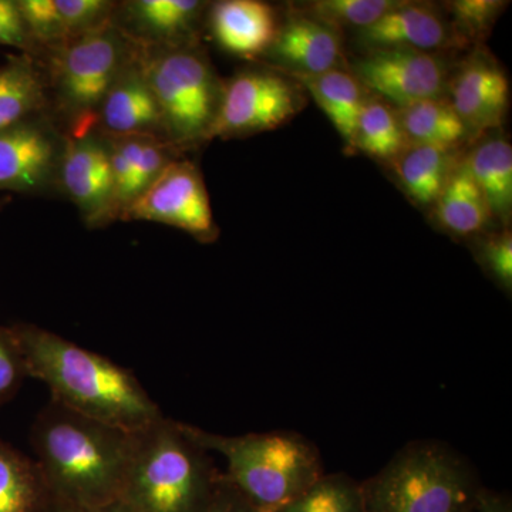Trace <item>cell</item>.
Segmentation results:
<instances>
[{"instance_id":"cell-1","label":"cell","mask_w":512,"mask_h":512,"mask_svg":"<svg viewBox=\"0 0 512 512\" xmlns=\"http://www.w3.org/2000/svg\"><path fill=\"white\" fill-rule=\"evenodd\" d=\"M26 373L52 392V400L90 419L128 433L163 417L137 377L107 357L28 323L10 326Z\"/></svg>"},{"instance_id":"cell-2","label":"cell","mask_w":512,"mask_h":512,"mask_svg":"<svg viewBox=\"0 0 512 512\" xmlns=\"http://www.w3.org/2000/svg\"><path fill=\"white\" fill-rule=\"evenodd\" d=\"M32 446L53 503L93 508L120 500L134 433L52 400L37 416Z\"/></svg>"},{"instance_id":"cell-3","label":"cell","mask_w":512,"mask_h":512,"mask_svg":"<svg viewBox=\"0 0 512 512\" xmlns=\"http://www.w3.org/2000/svg\"><path fill=\"white\" fill-rule=\"evenodd\" d=\"M220 474L184 423L160 417L134 433L120 501L137 512H204Z\"/></svg>"},{"instance_id":"cell-4","label":"cell","mask_w":512,"mask_h":512,"mask_svg":"<svg viewBox=\"0 0 512 512\" xmlns=\"http://www.w3.org/2000/svg\"><path fill=\"white\" fill-rule=\"evenodd\" d=\"M191 440L227 461L225 477L258 512H276L323 476L311 441L292 431L222 436L184 424Z\"/></svg>"},{"instance_id":"cell-5","label":"cell","mask_w":512,"mask_h":512,"mask_svg":"<svg viewBox=\"0 0 512 512\" xmlns=\"http://www.w3.org/2000/svg\"><path fill=\"white\" fill-rule=\"evenodd\" d=\"M365 512H471L483 493L467 458L440 441H413L360 484Z\"/></svg>"},{"instance_id":"cell-6","label":"cell","mask_w":512,"mask_h":512,"mask_svg":"<svg viewBox=\"0 0 512 512\" xmlns=\"http://www.w3.org/2000/svg\"><path fill=\"white\" fill-rule=\"evenodd\" d=\"M138 46L114 23L49 50L47 96L66 136L79 137L96 130L104 97L134 56Z\"/></svg>"},{"instance_id":"cell-7","label":"cell","mask_w":512,"mask_h":512,"mask_svg":"<svg viewBox=\"0 0 512 512\" xmlns=\"http://www.w3.org/2000/svg\"><path fill=\"white\" fill-rule=\"evenodd\" d=\"M140 62L156 97L165 143L181 153L210 140L222 83L197 43L140 47Z\"/></svg>"},{"instance_id":"cell-8","label":"cell","mask_w":512,"mask_h":512,"mask_svg":"<svg viewBox=\"0 0 512 512\" xmlns=\"http://www.w3.org/2000/svg\"><path fill=\"white\" fill-rule=\"evenodd\" d=\"M301 84L271 70H244L222 84L211 138L252 136L274 130L302 109Z\"/></svg>"},{"instance_id":"cell-9","label":"cell","mask_w":512,"mask_h":512,"mask_svg":"<svg viewBox=\"0 0 512 512\" xmlns=\"http://www.w3.org/2000/svg\"><path fill=\"white\" fill-rule=\"evenodd\" d=\"M64 133L47 113L0 131V192L45 195L59 190Z\"/></svg>"},{"instance_id":"cell-10","label":"cell","mask_w":512,"mask_h":512,"mask_svg":"<svg viewBox=\"0 0 512 512\" xmlns=\"http://www.w3.org/2000/svg\"><path fill=\"white\" fill-rule=\"evenodd\" d=\"M121 221H147L187 232L201 242L218 237L210 195L197 165L174 160L124 212Z\"/></svg>"},{"instance_id":"cell-11","label":"cell","mask_w":512,"mask_h":512,"mask_svg":"<svg viewBox=\"0 0 512 512\" xmlns=\"http://www.w3.org/2000/svg\"><path fill=\"white\" fill-rule=\"evenodd\" d=\"M59 191L76 205L89 228L119 220L109 148L99 131L79 137L64 134Z\"/></svg>"},{"instance_id":"cell-12","label":"cell","mask_w":512,"mask_h":512,"mask_svg":"<svg viewBox=\"0 0 512 512\" xmlns=\"http://www.w3.org/2000/svg\"><path fill=\"white\" fill-rule=\"evenodd\" d=\"M362 86L399 109L441 97L446 69L439 57L412 49H377L355 63Z\"/></svg>"},{"instance_id":"cell-13","label":"cell","mask_w":512,"mask_h":512,"mask_svg":"<svg viewBox=\"0 0 512 512\" xmlns=\"http://www.w3.org/2000/svg\"><path fill=\"white\" fill-rule=\"evenodd\" d=\"M205 8L198 0H130L117 3L113 23L144 49L190 45Z\"/></svg>"},{"instance_id":"cell-14","label":"cell","mask_w":512,"mask_h":512,"mask_svg":"<svg viewBox=\"0 0 512 512\" xmlns=\"http://www.w3.org/2000/svg\"><path fill=\"white\" fill-rule=\"evenodd\" d=\"M96 130L104 137H153L164 141L156 97L140 62V47L101 103Z\"/></svg>"},{"instance_id":"cell-15","label":"cell","mask_w":512,"mask_h":512,"mask_svg":"<svg viewBox=\"0 0 512 512\" xmlns=\"http://www.w3.org/2000/svg\"><path fill=\"white\" fill-rule=\"evenodd\" d=\"M450 103L468 134L500 126L510 104L507 74L491 57H471L451 83Z\"/></svg>"},{"instance_id":"cell-16","label":"cell","mask_w":512,"mask_h":512,"mask_svg":"<svg viewBox=\"0 0 512 512\" xmlns=\"http://www.w3.org/2000/svg\"><path fill=\"white\" fill-rule=\"evenodd\" d=\"M266 56L293 77L338 69L342 59V37L338 30L306 15L293 16L279 25Z\"/></svg>"},{"instance_id":"cell-17","label":"cell","mask_w":512,"mask_h":512,"mask_svg":"<svg viewBox=\"0 0 512 512\" xmlns=\"http://www.w3.org/2000/svg\"><path fill=\"white\" fill-rule=\"evenodd\" d=\"M212 35L231 55L256 59L274 43L279 23L275 9L259 0H224L210 15Z\"/></svg>"},{"instance_id":"cell-18","label":"cell","mask_w":512,"mask_h":512,"mask_svg":"<svg viewBox=\"0 0 512 512\" xmlns=\"http://www.w3.org/2000/svg\"><path fill=\"white\" fill-rule=\"evenodd\" d=\"M357 40L370 50L439 49L448 40L447 26L439 13L427 5L400 2L373 25L357 30Z\"/></svg>"},{"instance_id":"cell-19","label":"cell","mask_w":512,"mask_h":512,"mask_svg":"<svg viewBox=\"0 0 512 512\" xmlns=\"http://www.w3.org/2000/svg\"><path fill=\"white\" fill-rule=\"evenodd\" d=\"M47 107L46 74L37 57L28 53L6 57L0 64V131L46 113Z\"/></svg>"},{"instance_id":"cell-20","label":"cell","mask_w":512,"mask_h":512,"mask_svg":"<svg viewBox=\"0 0 512 512\" xmlns=\"http://www.w3.org/2000/svg\"><path fill=\"white\" fill-rule=\"evenodd\" d=\"M311 93L320 110L332 121L348 146H353L360 113L366 103L363 86L355 74L333 69L315 76L295 77Z\"/></svg>"},{"instance_id":"cell-21","label":"cell","mask_w":512,"mask_h":512,"mask_svg":"<svg viewBox=\"0 0 512 512\" xmlns=\"http://www.w3.org/2000/svg\"><path fill=\"white\" fill-rule=\"evenodd\" d=\"M52 504L36 460L0 439V512H50Z\"/></svg>"},{"instance_id":"cell-22","label":"cell","mask_w":512,"mask_h":512,"mask_svg":"<svg viewBox=\"0 0 512 512\" xmlns=\"http://www.w3.org/2000/svg\"><path fill=\"white\" fill-rule=\"evenodd\" d=\"M436 205L441 225L460 237L478 234L493 218L464 160L451 171Z\"/></svg>"},{"instance_id":"cell-23","label":"cell","mask_w":512,"mask_h":512,"mask_svg":"<svg viewBox=\"0 0 512 512\" xmlns=\"http://www.w3.org/2000/svg\"><path fill=\"white\" fill-rule=\"evenodd\" d=\"M483 192L491 217L510 220L512 210V147L505 138L485 140L464 160Z\"/></svg>"},{"instance_id":"cell-24","label":"cell","mask_w":512,"mask_h":512,"mask_svg":"<svg viewBox=\"0 0 512 512\" xmlns=\"http://www.w3.org/2000/svg\"><path fill=\"white\" fill-rule=\"evenodd\" d=\"M453 148L409 146L392 161L404 191L416 204H436L453 171Z\"/></svg>"},{"instance_id":"cell-25","label":"cell","mask_w":512,"mask_h":512,"mask_svg":"<svg viewBox=\"0 0 512 512\" xmlns=\"http://www.w3.org/2000/svg\"><path fill=\"white\" fill-rule=\"evenodd\" d=\"M397 116L409 146L453 148L468 136L466 124L443 97L399 109Z\"/></svg>"},{"instance_id":"cell-26","label":"cell","mask_w":512,"mask_h":512,"mask_svg":"<svg viewBox=\"0 0 512 512\" xmlns=\"http://www.w3.org/2000/svg\"><path fill=\"white\" fill-rule=\"evenodd\" d=\"M377 160L393 161L409 147L397 111L386 101L366 100L353 146Z\"/></svg>"},{"instance_id":"cell-27","label":"cell","mask_w":512,"mask_h":512,"mask_svg":"<svg viewBox=\"0 0 512 512\" xmlns=\"http://www.w3.org/2000/svg\"><path fill=\"white\" fill-rule=\"evenodd\" d=\"M276 512H365L362 487L346 474H323Z\"/></svg>"},{"instance_id":"cell-28","label":"cell","mask_w":512,"mask_h":512,"mask_svg":"<svg viewBox=\"0 0 512 512\" xmlns=\"http://www.w3.org/2000/svg\"><path fill=\"white\" fill-rule=\"evenodd\" d=\"M399 3L394 0H318L306 6V16L338 32L348 28L362 30Z\"/></svg>"},{"instance_id":"cell-29","label":"cell","mask_w":512,"mask_h":512,"mask_svg":"<svg viewBox=\"0 0 512 512\" xmlns=\"http://www.w3.org/2000/svg\"><path fill=\"white\" fill-rule=\"evenodd\" d=\"M67 42L111 25L117 3L110 0H55Z\"/></svg>"},{"instance_id":"cell-30","label":"cell","mask_w":512,"mask_h":512,"mask_svg":"<svg viewBox=\"0 0 512 512\" xmlns=\"http://www.w3.org/2000/svg\"><path fill=\"white\" fill-rule=\"evenodd\" d=\"M20 15L40 53L49 52L67 42L63 22L55 0H16Z\"/></svg>"},{"instance_id":"cell-31","label":"cell","mask_w":512,"mask_h":512,"mask_svg":"<svg viewBox=\"0 0 512 512\" xmlns=\"http://www.w3.org/2000/svg\"><path fill=\"white\" fill-rule=\"evenodd\" d=\"M477 259L491 279L511 293L512 289V235L504 229L500 234L491 235L478 244Z\"/></svg>"},{"instance_id":"cell-32","label":"cell","mask_w":512,"mask_h":512,"mask_svg":"<svg viewBox=\"0 0 512 512\" xmlns=\"http://www.w3.org/2000/svg\"><path fill=\"white\" fill-rule=\"evenodd\" d=\"M504 6L498 0H458L451 5L454 25L466 39H477L493 26Z\"/></svg>"},{"instance_id":"cell-33","label":"cell","mask_w":512,"mask_h":512,"mask_svg":"<svg viewBox=\"0 0 512 512\" xmlns=\"http://www.w3.org/2000/svg\"><path fill=\"white\" fill-rule=\"evenodd\" d=\"M25 377V360L12 329L0 326V406L15 397Z\"/></svg>"},{"instance_id":"cell-34","label":"cell","mask_w":512,"mask_h":512,"mask_svg":"<svg viewBox=\"0 0 512 512\" xmlns=\"http://www.w3.org/2000/svg\"><path fill=\"white\" fill-rule=\"evenodd\" d=\"M0 46L12 47L19 53L40 55L39 47L33 42L16 0H0Z\"/></svg>"},{"instance_id":"cell-35","label":"cell","mask_w":512,"mask_h":512,"mask_svg":"<svg viewBox=\"0 0 512 512\" xmlns=\"http://www.w3.org/2000/svg\"><path fill=\"white\" fill-rule=\"evenodd\" d=\"M204 512H258L224 474H220L210 504Z\"/></svg>"},{"instance_id":"cell-36","label":"cell","mask_w":512,"mask_h":512,"mask_svg":"<svg viewBox=\"0 0 512 512\" xmlns=\"http://www.w3.org/2000/svg\"><path fill=\"white\" fill-rule=\"evenodd\" d=\"M471 512H512L511 498L484 488Z\"/></svg>"},{"instance_id":"cell-37","label":"cell","mask_w":512,"mask_h":512,"mask_svg":"<svg viewBox=\"0 0 512 512\" xmlns=\"http://www.w3.org/2000/svg\"><path fill=\"white\" fill-rule=\"evenodd\" d=\"M50 512H137L130 505L123 503V501H114V503L100 505V507L93 508H77L67 507L62 504H52V510Z\"/></svg>"},{"instance_id":"cell-38","label":"cell","mask_w":512,"mask_h":512,"mask_svg":"<svg viewBox=\"0 0 512 512\" xmlns=\"http://www.w3.org/2000/svg\"><path fill=\"white\" fill-rule=\"evenodd\" d=\"M9 197L0 198V212H2L3 208H5V205L8 204Z\"/></svg>"}]
</instances>
